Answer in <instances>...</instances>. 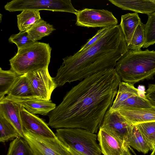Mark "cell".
Here are the masks:
<instances>
[{
    "label": "cell",
    "instance_id": "2e32d148",
    "mask_svg": "<svg viewBox=\"0 0 155 155\" xmlns=\"http://www.w3.org/2000/svg\"><path fill=\"white\" fill-rule=\"evenodd\" d=\"M111 3L124 10L149 15L155 12V0H108Z\"/></svg>",
    "mask_w": 155,
    "mask_h": 155
},
{
    "label": "cell",
    "instance_id": "603a6c76",
    "mask_svg": "<svg viewBox=\"0 0 155 155\" xmlns=\"http://www.w3.org/2000/svg\"><path fill=\"white\" fill-rule=\"evenodd\" d=\"M19 76L11 68L4 70L0 68V100L8 94Z\"/></svg>",
    "mask_w": 155,
    "mask_h": 155
},
{
    "label": "cell",
    "instance_id": "484cf974",
    "mask_svg": "<svg viewBox=\"0 0 155 155\" xmlns=\"http://www.w3.org/2000/svg\"><path fill=\"white\" fill-rule=\"evenodd\" d=\"M147 142L150 150L155 144V121L145 122L136 125Z\"/></svg>",
    "mask_w": 155,
    "mask_h": 155
},
{
    "label": "cell",
    "instance_id": "30bf717a",
    "mask_svg": "<svg viewBox=\"0 0 155 155\" xmlns=\"http://www.w3.org/2000/svg\"><path fill=\"white\" fill-rule=\"evenodd\" d=\"M97 139L103 155H122L125 148L128 147L118 136L101 126L98 132Z\"/></svg>",
    "mask_w": 155,
    "mask_h": 155
},
{
    "label": "cell",
    "instance_id": "52a82bcc",
    "mask_svg": "<svg viewBox=\"0 0 155 155\" xmlns=\"http://www.w3.org/2000/svg\"><path fill=\"white\" fill-rule=\"evenodd\" d=\"M24 136L35 155H71L68 149L56 137L54 138H49L25 129Z\"/></svg>",
    "mask_w": 155,
    "mask_h": 155
},
{
    "label": "cell",
    "instance_id": "e575fe53",
    "mask_svg": "<svg viewBox=\"0 0 155 155\" xmlns=\"http://www.w3.org/2000/svg\"><path fill=\"white\" fill-rule=\"evenodd\" d=\"M155 149V144L153 146V149Z\"/></svg>",
    "mask_w": 155,
    "mask_h": 155
},
{
    "label": "cell",
    "instance_id": "836d02e7",
    "mask_svg": "<svg viewBox=\"0 0 155 155\" xmlns=\"http://www.w3.org/2000/svg\"><path fill=\"white\" fill-rule=\"evenodd\" d=\"M150 155H155V149L153 150V151L152 152Z\"/></svg>",
    "mask_w": 155,
    "mask_h": 155
},
{
    "label": "cell",
    "instance_id": "83f0119b",
    "mask_svg": "<svg viewBox=\"0 0 155 155\" xmlns=\"http://www.w3.org/2000/svg\"><path fill=\"white\" fill-rule=\"evenodd\" d=\"M145 25L141 22L137 26L131 40L128 45L130 50H139L143 47L144 43V27Z\"/></svg>",
    "mask_w": 155,
    "mask_h": 155
},
{
    "label": "cell",
    "instance_id": "1f68e13d",
    "mask_svg": "<svg viewBox=\"0 0 155 155\" xmlns=\"http://www.w3.org/2000/svg\"><path fill=\"white\" fill-rule=\"evenodd\" d=\"M71 155H84L71 148H68Z\"/></svg>",
    "mask_w": 155,
    "mask_h": 155
},
{
    "label": "cell",
    "instance_id": "d6986e66",
    "mask_svg": "<svg viewBox=\"0 0 155 155\" xmlns=\"http://www.w3.org/2000/svg\"><path fill=\"white\" fill-rule=\"evenodd\" d=\"M141 92L138 89L134 87V84L121 81L116 97L109 109L114 111L117 110L123 103L132 96L138 94Z\"/></svg>",
    "mask_w": 155,
    "mask_h": 155
},
{
    "label": "cell",
    "instance_id": "ac0fdd59",
    "mask_svg": "<svg viewBox=\"0 0 155 155\" xmlns=\"http://www.w3.org/2000/svg\"><path fill=\"white\" fill-rule=\"evenodd\" d=\"M125 142L128 147L131 146L144 154L150 150L147 142L136 125H132L126 137Z\"/></svg>",
    "mask_w": 155,
    "mask_h": 155
},
{
    "label": "cell",
    "instance_id": "cb8c5ba5",
    "mask_svg": "<svg viewBox=\"0 0 155 155\" xmlns=\"http://www.w3.org/2000/svg\"><path fill=\"white\" fill-rule=\"evenodd\" d=\"M7 155H35L27 140L19 137L10 143Z\"/></svg>",
    "mask_w": 155,
    "mask_h": 155
},
{
    "label": "cell",
    "instance_id": "d590c367",
    "mask_svg": "<svg viewBox=\"0 0 155 155\" xmlns=\"http://www.w3.org/2000/svg\"><path fill=\"white\" fill-rule=\"evenodd\" d=\"M154 13L155 14V12Z\"/></svg>",
    "mask_w": 155,
    "mask_h": 155
},
{
    "label": "cell",
    "instance_id": "f546056e",
    "mask_svg": "<svg viewBox=\"0 0 155 155\" xmlns=\"http://www.w3.org/2000/svg\"><path fill=\"white\" fill-rule=\"evenodd\" d=\"M111 27L103 28L99 30L96 34L89 39L88 41L81 47L78 51L81 52L83 51L94 44L102 37Z\"/></svg>",
    "mask_w": 155,
    "mask_h": 155
},
{
    "label": "cell",
    "instance_id": "8fae6325",
    "mask_svg": "<svg viewBox=\"0 0 155 155\" xmlns=\"http://www.w3.org/2000/svg\"><path fill=\"white\" fill-rule=\"evenodd\" d=\"M21 104L4 97L0 100V114L2 115L16 129L21 137L24 138L25 129L22 122Z\"/></svg>",
    "mask_w": 155,
    "mask_h": 155
},
{
    "label": "cell",
    "instance_id": "4316f807",
    "mask_svg": "<svg viewBox=\"0 0 155 155\" xmlns=\"http://www.w3.org/2000/svg\"><path fill=\"white\" fill-rule=\"evenodd\" d=\"M148 19L144 30V43L142 47L147 48L155 43V14L148 15Z\"/></svg>",
    "mask_w": 155,
    "mask_h": 155
},
{
    "label": "cell",
    "instance_id": "f1b7e54d",
    "mask_svg": "<svg viewBox=\"0 0 155 155\" xmlns=\"http://www.w3.org/2000/svg\"><path fill=\"white\" fill-rule=\"evenodd\" d=\"M8 41L10 42L15 44L18 49L35 42L29 38L26 31H20L17 34L12 35L9 38Z\"/></svg>",
    "mask_w": 155,
    "mask_h": 155
},
{
    "label": "cell",
    "instance_id": "5bb4252c",
    "mask_svg": "<svg viewBox=\"0 0 155 155\" xmlns=\"http://www.w3.org/2000/svg\"><path fill=\"white\" fill-rule=\"evenodd\" d=\"M6 99L20 104L28 111L32 114L46 115L56 107L51 101H46L35 98L20 99L11 97L8 95Z\"/></svg>",
    "mask_w": 155,
    "mask_h": 155
},
{
    "label": "cell",
    "instance_id": "5b68a950",
    "mask_svg": "<svg viewBox=\"0 0 155 155\" xmlns=\"http://www.w3.org/2000/svg\"><path fill=\"white\" fill-rule=\"evenodd\" d=\"M55 135L68 149L84 155H102L95 133L81 128H62L56 130Z\"/></svg>",
    "mask_w": 155,
    "mask_h": 155
},
{
    "label": "cell",
    "instance_id": "3957f363",
    "mask_svg": "<svg viewBox=\"0 0 155 155\" xmlns=\"http://www.w3.org/2000/svg\"><path fill=\"white\" fill-rule=\"evenodd\" d=\"M121 81L133 84L153 79L155 75V51L129 50L114 68Z\"/></svg>",
    "mask_w": 155,
    "mask_h": 155
},
{
    "label": "cell",
    "instance_id": "277c9868",
    "mask_svg": "<svg viewBox=\"0 0 155 155\" xmlns=\"http://www.w3.org/2000/svg\"><path fill=\"white\" fill-rule=\"evenodd\" d=\"M51 50L48 44L38 41L18 49L9 60L10 68L20 76L48 68Z\"/></svg>",
    "mask_w": 155,
    "mask_h": 155
},
{
    "label": "cell",
    "instance_id": "4dcf8cb0",
    "mask_svg": "<svg viewBox=\"0 0 155 155\" xmlns=\"http://www.w3.org/2000/svg\"><path fill=\"white\" fill-rule=\"evenodd\" d=\"M146 98L155 107V84H149L145 91Z\"/></svg>",
    "mask_w": 155,
    "mask_h": 155
},
{
    "label": "cell",
    "instance_id": "44dd1931",
    "mask_svg": "<svg viewBox=\"0 0 155 155\" xmlns=\"http://www.w3.org/2000/svg\"><path fill=\"white\" fill-rule=\"evenodd\" d=\"M17 16L18 26L20 31H28L41 19L39 11L24 10Z\"/></svg>",
    "mask_w": 155,
    "mask_h": 155
},
{
    "label": "cell",
    "instance_id": "d4e9b609",
    "mask_svg": "<svg viewBox=\"0 0 155 155\" xmlns=\"http://www.w3.org/2000/svg\"><path fill=\"white\" fill-rule=\"evenodd\" d=\"M0 141L4 143L21 137L14 127L4 117L0 114Z\"/></svg>",
    "mask_w": 155,
    "mask_h": 155
},
{
    "label": "cell",
    "instance_id": "7a4b0ae2",
    "mask_svg": "<svg viewBox=\"0 0 155 155\" xmlns=\"http://www.w3.org/2000/svg\"><path fill=\"white\" fill-rule=\"evenodd\" d=\"M120 25L112 27L102 37L83 51L63 59L54 78L57 87L82 81L101 71L115 68L129 50Z\"/></svg>",
    "mask_w": 155,
    "mask_h": 155
},
{
    "label": "cell",
    "instance_id": "7402d4cb",
    "mask_svg": "<svg viewBox=\"0 0 155 155\" xmlns=\"http://www.w3.org/2000/svg\"><path fill=\"white\" fill-rule=\"evenodd\" d=\"M52 25L41 19L26 31L29 38L35 42L48 36L55 30Z\"/></svg>",
    "mask_w": 155,
    "mask_h": 155
},
{
    "label": "cell",
    "instance_id": "9a60e30c",
    "mask_svg": "<svg viewBox=\"0 0 155 155\" xmlns=\"http://www.w3.org/2000/svg\"><path fill=\"white\" fill-rule=\"evenodd\" d=\"M130 124L155 121V107L149 108H126L117 111Z\"/></svg>",
    "mask_w": 155,
    "mask_h": 155
},
{
    "label": "cell",
    "instance_id": "6da1fadb",
    "mask_svg": "<svg viewBox=\"0 0 155 155\" xmlns=\"http://www.w3.org/2000/svg\"><path fill=\"white\" fill-rule=\"evenodd\" d=\"M121 81L114 68L85 78L72 87L49 114L48 125L57 129L81 128L97 133Z\"/></svg>",
    "mask_w": 155,
    "mask_h": 155
},
{
    "label": "cell",
    "instance_id": "e0dca14e",
    "mask_svg": "<svg viewBox=\"0 0 155 155\" xmlns=\"http://www.w3.org/2000/svg\"><path fill=\"white\" fill-rule=\"evenodd\" d=\"M7 94L9 97L18 98H35L26 74L18 76Z\"/></svg>",
    "mask_w": 155,
    "mask_h": 155
},
{
    "label": "cell",
    "instance_id": "ffe728a7",
    "mask_svg": "<svg viewBox=\"0 0 155 155\" xmlns=\"http://www.w3.org/2000/svg\"><path fill=\"white\" fill-rule=\"evenodd\" d=\"M141 19L137 13H128L121 16L120 25L128 45Z\"/></svg>",
    "mask_w": 155,
    "mask_h": 155
},
{
    "label": "cell",
    "instance_id": "4fadbf2b",
    "mask_svg": "<svg viewBox=\"0 0 155 155\" xmlns=\"http://www.w3.org/2000/svg\"><path fill=\"white\" fill-rule=\"evenodd\" d=\"M21 114L24 129L35 134L45 137L54 138L55 134L42 119L28 111L22 107Z\"/></svg>",
    "mask_w": 155,
    "mask_h": 155
},
{
    "label": "cell",
    "instance_id": "ba28073f",
    "mask_svg": "<svg viewBox=\"0 0 155 155\" xmlns=\"http://www.w3.org/2000/svg\"><path fill=\"white\" fill-rule=\"evenodd\" d=\"M76 24L88 28L111 27L117 25L118 20L112 13L104 9L84 8L78 10Z\"/></svg>",
    "mask_w": 155,
    "mask_h": 155
},
{
    "label": "cell",
    "instance_id": "d6a6232c",
    "mask_svg": "<svg viewBox=\"0 0 155 155\" xmlns=\"http://www.w3.org/2000/svg\"><path fill=\"white\" fill-rule=\"evenodd\" d=\"M128 147H127L125 148L122 155H132L129 151Z\"/></svg>",
    "mask_w": 155,
    "mask_h": 155
},
{
    "label": "cell",
    "instance_id": "8992f818",
    "mask_svg": "<svg viewBox=\"0 0 155 155\" xmlns=\"http://www.w3.org/2000/svg\"><path fill=\"white\" fill-rule=\"evenodd\" d=\"M4 8L10 12L26 10H46L75 15L78 11L73 7L70 0H13L7 2Z\"/></svg>",
    "mask_w": 155,
    "mask_h": 155
},
{
    "label": "cell",
    "instance_id": "9c48e42d",
    "mask_svg": "<svg viewBox=\"0 0 155 155\" xmlns=\"http://www.w3.org/2000/svg\"><path fill=\"white\" fill-rule=\"evenodd\" d=\"M34 91L35 98L51 101L52 93L57 87L54 78L50 76L48 68L26 74Z\"/></svg>",
    "mask_w": 155,
    "mask_h": 155
},
{
    "label": "cell",
    "instance_id": "7c38bea8",
    "mask_svg": "<svg viewBox=\"0 0 155 155\" xmlns=\"http://www.w3.org/2000/svg\"><path fill=\"white\" fill-rule=\"evenodd\" d=\"M132 126L117 111L109 109L106 112L101 126L114 133L125 142Z\"/></svg>",
    "mask_w": 155,
    "mask_h": 155
}]
</instances>
